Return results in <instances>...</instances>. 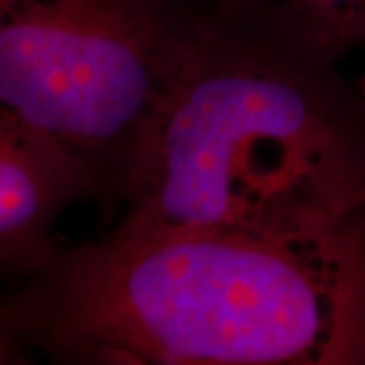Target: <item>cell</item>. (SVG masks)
Segmentation results:
<instances>
[{
    "label": "cell",
    "instance_id": "6da1fadb",
    "mask_svg": "<svg viewBox=\"0 0 365 365\" xmlns=\"http://www.w3.org/2000/svg\"><path fill=\"white\" fill-rule=\"evenodd\" d=\"M59 365H365V213L294 235L118 223L4 290Z\"/></svg>",
    "mask_w": 365,
    "mask_h": 365
},
{
    "label": "cell",
    "instance_id": "7a4b0ae2",
    "mask_svg": "<svg viewBox=\"0 0 365 365\" xmlns=\"http://www.w3.org/2000/svg\"><path fill=\"white\" fill-rule=\"evenodd\" d=\"M282 2L215 6L124 179V225L309 234L365 213V104Z\"/></svg>",
    "mask_w": 365,
    "mask_h": 365
},
{
    "label": "cell",
    "instance_id": "3957f363",
    "mask_svg": "<svg viewBox=\"0 0 365 365\" xmlns=\"http://www.w3.org/2000/svg\"><path fill=\"white\" fill-rule=\"evenodd\" d=\"M211 0H0V108L69 150L98 199L132 155Z\"/></svg>",
    "mask_w": 365,
    "mask_h": 365
},
{
    "label": "cell",
    "instance_id": "277c9868",
    "mask_svg": "<svg viewBox=\"0 0 365 365\" xmlns=\"http://www.w3.org/2000/svg\"><path fill=\"white\" fill-rule=\"evenodd\" d=\"M86 199H98L90 170L0 108V284L37 272L59 246L57 222Z\"/></svg>",
    "mask_w": 365,
    "mask_h": 365
},
{
    "label": "cell",
    "instance_id": "5b68a950",
    "mask_svg": "<svg viewBox=\"0 0 365 365\" xmlns=\"http://www.w3.org/2000/svg\"><path fill=\"white\" fill-rule=\"evenodd\" d=\"M335 55L365 45V0H280Z\"/></svg>",
    "mask_w": 365,
    "mask_h": 365
},
{
    "label": "cell",
    "instance_id": "8992f818",
    "mask_svg": "<svg viewBox=\"0 0 365 365\" xmlns=\"http://www.w3.org/2000/svg\"><path fill=\"white\" fill-rule=\"evenodd\" d=\"M35 351L29 347L14 323L4 290H0V365L31 364Z\"/></svg>",
    "mask_w": 365,
    "mask_h": 365
},
{
    "label": "cell",
    "instance_id": "52a82bcc",
    "mask_svg": "<svg viewBox=\"0 0 365 365\" xmlns=\"http://www.w3.org/2000/svg\"><path fill=\"white\" fill-rule=\"evenodd\" d=\"M217 6L227 9V11H250V9H260L272 2H280V0H211Z\"/></svg>",
    "mask_w": 365,
    "mask_h": 365
},
{
    "label": "cell",
    "instance_id": "ba28073f",
    "mask_svg": "<svg viewBox=\"0 0 365 365\" xmlns=\"http://www.w3.org/2000/svg\"><path fill=\"white\" fill-rule=\"evenodd\" d=\"M355 88H357V93L361 96V100H364L365 104V69L361 71V76L355 79Z\"/></svg>",
    "mask_w": 365,
    "mask_h": 365
}]
</instances>
